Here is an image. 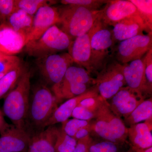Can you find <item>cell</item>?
I'll return each instance as SVG.
<instances>
[{
	"label": "cell",
	"instance_id": "83f0119b",
	"mask_svg": "<svg viewBox=\"0 0 152 152\" xmlns=\"http://www.w3.org/2000/svg\"><path fill=\"white\" fill-rule=\"evenodd\" d=\"M77 141L67 134L62 129H59L55 145V152H74Z\"/></svg>",
	"mask_w": 152,
	"mask_h": 152
},
{
	"label": "cell",
	"instance_id": "836d02e7",
	"mask_svg": "<svg viewBox=\"0 0 152 152\" xmlns=\"http://www.w3.org/2000/svg\"><path fill=\"white\" fill-rule=\"evenodd\" d=\"M145 66V76L147 84L152 89V49L150 50L142 58Z\"/></svg>",
	"mask_w": 152,
	"mask_h": 152
},
{
	"label": "cell",
	"instance_id": "4fadbf2b",
	"mask_svg": "<svg viewBox=\"0 0 152 152\" xmlns=\"http://www.w3.org/2000/svg\"><path fill=\"white\" fill-rule=\"evenodd\" d=\"M59 13L57 8L45 6L40 8L34 16L31 30L27 38V44L37 40L53 26L59 23Z\"/></svg>",
	"mask_w": 152,
	"mask_h": 152
},
{
	"label": "cell",
	"instance_id": "ba28073f",
	"mask_svg": "<svg viewBox=\"0 0 152 152\" xmlns=\"http://www.w3.org/2000/svg\"><path fill=\"white\" fill-rule=\"evenodd\" d=\"M103 24V23L100 17L88 32L72 41L68 48V53L70 55L74 63L84 68L90 74L93 73L91 64V39L94 34Z\"/></svg>",
	"mask_w": 152,
	"mask_h": 152
},
{
	"label": "cell",
	"instance_id": "7a4b0ae2",
	"mask_svg": "<svg viewBox=\"0 0 152 152\" xmlns=\"http://www.w3.org/2000/svg\"><path fill=\"white\" fill-rule=\"evenodd\" d=\"M31 73L25 69L15 88L7 95L4 102V113L17 127L24 128L29 106Z\"/></svg>",
	"mask_w": 152,
	"mask_h": 152
},
{
	"label": "cell",
	"instance_id": "2e32d148",
	"mask_svg": "<svg viewBox=\"0 0 152 152\" xmlns=\"http://www.w3.org/2000/svg\"><path fill=\"white\" fill-rule=\"evenodd\" d=\"M99 94L97 87L95 85L86 92L68 99L58 107L45 125V127L52 126L58 123H62L69 119L72 113L81 101L87 98L96 96Z\"/></svg>",
	"mask_w": 152,
	"mask_h": 152
},
{
	"label": "cell",
	"instance_id": "e575fe53",
	"mask_svg": "<svg viewBox=\"0 0 152 152\" xmlns=\"http://www.w3.org/2000/svg\"><path fill=\"white\" fill-rule=\"evenodd\" d=\"M96 113L97 112L95 113L84 107L78 105L74 110L71 117L77 119L91 121L95 118Z\"/></svg>",
	"mask_w": 152,
	"mask_h": 152
},
{
	"label": "cell",
	"instance_id": "d4e9b609",
	"mask_svg": "<svg viewBox=\"0 0 152 152\" xmlns=\"http://www.w3.org/2000/svg\"><path fill=\"white\" fill-rule=\"evenodd\" d=\"M24 69L21 64L0 78V99L16 86Z\"/></svg>",
	"mask_w": 152,
	"mask_h": 152
},
{
	"label": "cell",
	"instance_id": "4dcf8cb0",
	"mask_svg": "<svg viewBox=\"0 0 152 152\" xmlns=\"http://www.w3.org/2000/svg\"><path fill=\"white\" fill-rule=\"evenodd\" d=\"M21 64L18 57L3 55L0 58V74H7Z\"/></svg>",
	"mask_w": 152,
	"mask_h": 152
},
{
	"label": "cell",
	"instance_id": "d590c367",
	"mask_svg": "<svg viewBox=\"0 0 152 152\" xmlns=\"http://www.w3.org/2000/svg\"><path fill=\"white\" fill-rule=\"evenodd\" d=\"M93 142L90 135L79 140L74 152H90V147Z\"/></svg>",
	"mask_w": 152,
	"mask_h": 152
},
{
	"label": "cell",
	"instance_id": "7402d4cb",
	"mask_svg": "<svg viewBox=\"0 0 152 152\" xmlns=\"http://www.w3.org/2000/svg\"><path fill=\"white\" fill-rule=\"evenodd\" d=\"M74 83H83L90 86L96 85L95 78L92 77L86 69L72 65L68 68L61 81L56 84L65 86Z\"/></svg>",
	"mask_w": 152,
	"mask_h": 152
},
{
	"label": "cell",
	"instance_id": "9a60e30c",
	"mask_svg": "<svg viewBox=\"0 0 152 152\" xmlns=\"http://www.w3.org/2000/svg\"><path fill=\"white\" fill-rule=\"evenodd\" d=\"M123 71L127 86L138 90L144 94H151L145 76V66L142 59L123 64Z\"/></svg>",
	"mask_w": 152,
	"mask_h": 152
},
{
	"label": "cell",
	"instance_id": "cb8c5ba5",
	"mask_svg": "<svg viewBox=\"0 0 152 152\" xmlns=\"http://www.w3.org/2000/svg\"><path fill=\"white\" fill-rule=\"evenodd\" d=\"M152 118V97L145 99L139 104L129 116L124 119L125 125L129 126Z\"/></svg>",
	"mask_w": 152,
	"mask_h": 152
},
{
	"label": "cell",
	"instance_id": "8d00e7d4",
	"mask_svg": "<svg viewBox=\"0 0 152 152\" xmlns=\"http://www.w3.org/2000/svg\"><path fill=\"white\" fill-rule=\"evenodd\" d=\"M91 133V123L89 126L86 127L82 128L77 133L75 136L73 137L75 140L77 141L79 140L86 137L87 136L90 135V133Z\"/></svg>",
	"mask_w": 152,
	"mask_h": 152
},
{
	"label": "cell",
	"instance_id": "5b68a950",
	"mask_svg": "<svg viewBox=\"0 0 152 152\" xmlns=\"http://www.w3.org/2000/svg\"><path fill=\"white\" fill-rule=\"evenodd\" d=\"M95 79L99 94L106 100L111 99L126 85L123 71V64L116 61L107 62Z\"/></svg>",
	"mask_w": 152,
	"mask_h": 152
},
{
	"label": "cell",
	"instance_id": "f35d334b",
	"mask_svg": "<svg viewBox=\"0 0 152 152\" xmlns=\"http://www.w3.org/2000/svg\"><path fill=\"white\" fill-rule=\"evenodd\" d=\"M131 149L134 152H152V147L146 149L137 148L132 147Z\"/></svg>",
	"mask_w": 152,
	"mask_h": 152
},
{
	"label": "cell",
	"instance_id": "ab89813d",
	"mask_svg": "<svg viewBox=\"0 0 152 152\" xmlns=\"http://www.w3.org/2000/svg\"><path fill=\"white\" fill-rule=\"evenodd\" d=\"M5 75L6 74H0V78H1L2 77H3V76Z\"/></svg>",
	"mask_w": 152,
	"mask_h": 152
},
{
	"label": "cell",
	"instance_id": "7c38bea8",
	"mask_svg": "<svg viewBox=\"0 0 152 152\" xmlns=\"http://www.w3.org/2000/svg\"><path fill=\"white\" fill-rule=\"evenodd\" d=\"M135 15L140 16L138 11L130 0H112L108 1L102 9L100 18L104 24L113 26L120 21Z\"/></svg>",
	"mask_w": 152,
	"mask_h": 152
},
{
	"label": "cell",
	"instance_id": "8992f818",
	"mask_svg": "<svg viewBox=\"0 0 152 152\" xmlns=\"http://www.w3.org/2000/svg\"><path fill=\"white\" fill-rule=\"evenodd\" d=\"M112 30L103 24L91 39V64L93 73L97 74L107 63L110 49L115 42Z\"/></svg>",
	"mask_w": 152,
	"mask_h": 152
},
{
	"label": "cell",
	"instance_id": "f546056e",
	"mask_svg": "<svg viewBox=\"0 0 152 152\" xmlns=\"http://www.w3.org/2000/svg\"><path fill=\"white\" fill-rule=\"evenodd\" d=\"M90 123L91 121L73 118L67 120L62 123L61 129L67 134L73 137L80 129L89 126Z\"/></svg>",
	"mask_w": 152,
	"mask_h": 152
},
{
	"label": "cell",
	"instance_id": "f1b7e54d",
	"mask_svg": "<svg viewBox=\"0 0 152 152\" xmlns=\"http://www.w3.org/2000/svg\"><path fill=\"white\" fill-rule=\"evenodd\" d=\"M108 1L106 0H62L61 2L64 5H72L80 6L91 10H99Z\"/></svg>",
	"mask_w": 152,
	"mask_h": 152
},
{
	"label": "cell",
	"instance_id": "d6986e66",
	"mask_svg": "<svg viewBox=\"0 0 152 152\" xmlns=\"http://www.w3.org/2000/svg\"><path fill=\"white\" fill-rule=\"evenodd\" d=\"M59 129L50 126L31 137L28 152H55Z\"/></svg>",
	"mask_w": 152,
	"mask_h": 152
},
{
	"label": "cell",
	"instance_id": "ffe728a7",
	"mask_svg": "<svg viewBox=\"0 0 152 152\" xmlns=\"http://www.w3.org/2000/svg\"><path fill=\"white\" fill-rule=\"evenodd\" d=\"M109 105L107 101L103 98L98 107L96 117L93 121H91V132L106 141L116 143L111 134L107 120V109Z\"/></svg>",
	"mask_w": 152,
	"mask_h": 152
},
{
	"label": "cell",
	"instance_id": "5bb4252c",
	"mask_svg": "<svg viewBox=\"0 0 152 152\" xmlns=\"http://www.w3.org/2000/svg\"><path fill=\"white\" fill-rule=\"evenodd\" d=\"M27 37L14 30L6 22L0 24V52L7 56L20 53L26 45Z\"/></svg>",
	"mask_w": 152,
	"mask_h": 152
},
{
	"label": "cell",
	"instance_id": "277c9868",
	"mask_svg": "<svg viewBox=\"0 0 152 152\" xmlns=\"http://www.w3.org/2000/svg\"><path fill=\"white\" fill-rule=\"evenodd\" d=\"M58 103L54 95L48 88L45 86L38 88L29 103L28 114L33 124L45 127L46 123L57 109Z\"/></svg>",
	"mask_w": 152,
	"mask_h": 152
},
{
	"label": "cell",
	"instance_id": "ac0fdd59",
	"mask_svg": "<svg viewBox=\"0 0 152 152\" xmlns=\"http://www.w3.org/2000/svg\"><path fill=\"white\" fill-rule=\"evenodd\" d=\"M152 118L131 126L128 130V137L131 146L146 149L152 147Z\"/></svg>",
	"mask_w": 152,
	"mask_h": 152
},
{
	"label": "cell",
	"instance_id": "1f68e13d",
	"mask_svg": "<svg viewBox=\"0 0 152 152\" xmlns=\"http://www.w3.org/2000/svg\"><path fill=\"white\" fill-rule=\"evenodd\" d=\"M15 9V0H0L1 24L7 21Z\"/></svg>",
	"mask_w": 152,
	"mask_h": 152
},
{
	"label": "cell",
	"instance_id": "52a82bcc",
	"mask_svg": "<svg viewBox=\"0 0 152 152\" xmlns=\"http://www.w3.org/2000/svg\"><path fill=\"white\" fill-rule=\"evenodd\" d=\"M152 49V33L138 35L120 42L116 54L117 61L122 64L141 59Z\"/></svg>",
	"mask_w": 152,
	"mask_h": 152
},
{
	"label": "cell",
	"instance_id": "e0dca14e",
	"mask_svg": "<svg viewBox=\"0 0 152 152\" xmlns=\"http://www.w3.org/2000/svg\"><path fill=\"white\" fill-rule=\"evenodd\" d=\"M146 30L139 15L129 17L118 22L112 30L115 42H122L137 36L144 35Z\"/></svg>",
	"mask_w": 152,
	"mask_h": 152
},
{
	"label": "cell",
	"instance_id": "6da1fadb",
	"mask_svg": "<svg viewBox=\"0 0 152 152\" xmlns=\"http://www.w3.org/2000/svg\"><path fill=\"white\" fill-rule=\"evenodd\" d=\"M60 28L71 40L88 32L101 16L102 9L91 10L80 6L66 5L58 9Z\"/></svg>",
	"mask_w": 152,
	"mask_h": 152
},
{
	"label": "cell",
	"instance_id": "60d3db41",
	"mask_svg": "<svg viewBox=\"0 0 152 152\" xmlns=\"http://www.w3.org/2000/svg\"><path fill=\"white\" fill-rule=\"evenodd\" d=\"M3 55H4V54L2 53L1 52H0V58L3 56Z\"/></svg>",
	"mask_w": 152,
	"mask_h": 152
},
{
	"label": "cell",
	"instance_id": "484cf974",
	"mask_svg": "<svg viewBox=\"0 0 152 152\" xmlns=\"http://www.w3.org/2000/svg\"><path fill=\"white\" fill-rule=\"evenodd\" d=\"M138 11L139 15L143 22L146 32H152V0H130Z\"/></svg>",
	"mask_w": 152,
	"mask_h": 152
},
{
	"label": "cell",
	"instance_id": "44dd1931",
	"mask_svg": "<svg viewBox=\"0 0 152 152\" xmlns=\"http://www.w3.org/2000/svg\"><path fill=\"white\" fill-rule=\"evenodd\" d=\"M34 16L22 10L15 9L6 22L14 30L26 36L27 38L32 27Z\"/></svg>",
	"mask_w": 152,
	"mask_h": 152
},
{
	"label": "cell",
	"instance_id": "30bf717a",
	"mask_svg": "<svg viewBox=\"0 0 152 152\" xmlns=\"http://www.w3.org/2000/svg\"><path fill=\"white\" fill-rule=\"evenodd\" d=\"M39 59L42 60L40 65L42 75L53 86L61 81L74 63L69 53L54 54Z\"/></svg>",
	"mask_w": 152,
	"mask_h": 152
},
{
	"label": "cell",
	"instance_id": "4316f807",
	"mask_svg": "<svg viewBox=\"0 0 152 152\" xmlns=\"http://www.w3.org/2000/svg\"><path fill=\"white\" fill-rule=\"evenodd\" d=\"M56 1L48 0H15L16 9L22 10L34 16L38 10L44 6H50Z\"/></svg>",
	"mask_w": 152,
	"mask_h": 152
},
{
	"label": "cell",
	"instance_id": "d6a6232c",
	"mask_svg": "<svg viewBox=\"0 0 152 152\" xmlns=\"http://www.w3.org/2000/svg\"><path fill=\"white\" fill-rule=\"evenodd\" d=\"M118 144L109 141L92 142L90 147V152H118Z\"/></svg>",
	"mask_w": 152,
	"mask_h": 152
},
{
	"label": "cell",
	"instance_id": "8fae6325",
	"mask_svg": "<svg viewBox=\"0 0 152 152\" xmlns=\"http://www.w3.org/2000/svg\"><path fill=\"white\" fill-rule=\"evenodd\" d=\"M0 133V152H28L31 137L24 128L9 125Z\"/></svg>",
	"mask_w": 152,
	"mask_h": 152
},
{
	"label": "cell",
	"instance_id": "3957f363",
	"mask_svg": "<svg viewBox=\"0 0 152 152\" xmlns=\"http://www.w3.org/2000/svg\"><path fill=\"white\" fill-rule=\"evenodd\" d=\"M71 42L69 37L55 25L38 39L28 42L25 46V50L31 56L42 58L68 49Z\"/></svg>",
	"mask_w": 152,
	"mask_h": 152
},
{
	"label": "cell",
	"instance_id": "b9f144b4",
	"mask_svg": "<svg viewBox=\"0 0 152 152\" xmlns=\"http://www.w3.org/2000/svg\"><path fill=\"white\" fill-rule=\"evenodd\" d=\"M129 152H134V151H132V149H131V151H129Z\"/></svg>",
	"mask_w": 152,
	"mask_h": 152
},
{
	"label": "cell",
	"instance_id": "74e56055",
	"mask_svg": "<svg viewBox=\"0 0 152 152\" xmlns=\"http://www.w3.org/2000/svg\"><path fill=\"white\" fill-rule=\"evenodd\" d=\"M5 121L2 112L0 111V133L4 131L9 126Z\"/></svg>",
	"mask_w": 152,
	"mask_h": 152
},
{
	"label": "cell",
	"instance_id": "9c48e42d",
	"mask_svg": "<svg viewBox=\"0 0 152 152\" xmlns=\"http://www.w3.org/2000/svg\"><path fill=\"white\" fill-rule=\"evenodd\" d=\"M146 95L129 86L123 87L111 98L110 108L119 118H126L145 99Z\"/></svg>",
	"mask_w": 152,
	"mask_h": 152
},
{
	"label": "cell",
	"instance_id": "603a6c76",
	"mask_svg": "<svg viewBox=\"0 0 152 152\" xmlns=\"http://www.w3.org/2000/svg\"><path fill=\"white\" fill-rule=\"evenodd\" d=\"M91 88V86L83 83H74L59 86L53 85L52 91L58 103L62 100L69 99L82 94Z\"/></svg>",
	"mask_w": 152,
	"mask_h": 152
}]
</instances>
